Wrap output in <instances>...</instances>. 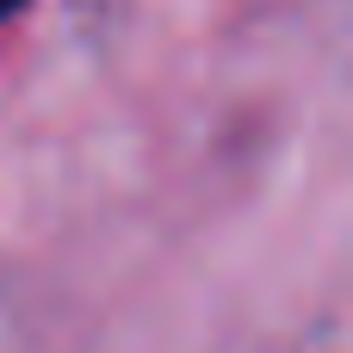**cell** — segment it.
<instances>
[{"mask_svg":"<svg viewBox=\"0 0 353 353\" xmlns=\"http://www.w3.org/2000/svg\"><path fill=\"white\" fill-rule=\"evenodd\" d=\"M12 12H25V0H0V19H12Z\"/></svg>","mask_w":353,"mask_h":353,"instance_id":"cell-1","label":"cell"}]
</instances>
